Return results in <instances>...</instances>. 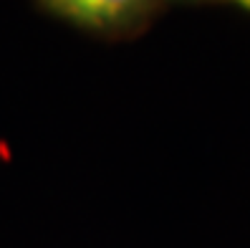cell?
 I'll return each instance as SVG.
<instances>
[{"mask_svg":"<svg viewBox=\"0 0 250 248\" xmlns=\"http://www.w3.org/2000/svg\"><path fill=\"white\" fill-rule=\"evenodd\" d=\"M220 3H230V5L243 8V10H250V0H220Z\"/></svg>","mask_w":250,"mask_h":248,"instance_id":"obj_2","label":"cell"},{"mask_svg":"<svg viewBox=\"0 0 250 248\" xmlns=\"http://www.w3.org/2000/svg\"><path fill=\"white\" fill-rule=\"evenodd\" d=\"M41 5L89 31H124L142 23L159 0H41Z\"/></svg>","mask_w":250,"mask_h":248,"instance_id":"obj_1","label":"cell"}]
</instances>
